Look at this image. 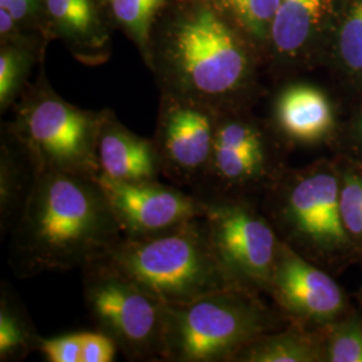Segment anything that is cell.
Segmentation results:
<instances>
[{
    "mask_svg": "<svg viewBox=\"0 0 362 362\" xmlns=\"http://www.w3.org/2000/svg\"><path fill=\"white\" fill-rule=\"evenodd\" d=\"M8 264L16 278L83 269L124 238L97 177L39 169L11 230Z\"/></svg>",
    "mask_w": 362,
    "mask_h": 362,
    "instance_id": "7a4b0ae2",
    "label": "cell"
},
{
    "mask_svg": "<svg viewBox=\"0 0 362 362\" xmlns=\"http://www.w3.org/2000/svg\"><path fill=\"white\" fill-rule=\"evenodd\" d=\"M165 0H107L106 10L113 28L122 31L145 62L151 30Z\"/></svg>",
    "mask_w": 362,
    "mask_h": 362,
    "instance_id": "7402d4cb",
    "label": "cell"
},
{
    "mask_svg": "<svg viewBox=\"0 0 362 362\" xmlns=\"http://www.w3.org/2000/svg\"><path fill=\"white\" fill-rule=\"evenodd\" d=\"M105 258L167 306L238 287L220 263L204 218L152 236H124Z\"/></svg>",
    "mask_w": 362,
    "mask_h": 362,
    "instance_id": "3957f363",
    "label": "cell"
},
{
    "mask_svg": "<svg viewBox=\"0 0 362 362\" xmlns=\"http://www.w3.org/2000/svg\"><path fill=\"white\" fill-rule=\"evenodd\" d=\"M118 350L115 339L95 329V332H82V361L112 362L116 360Z\"/></svg>",
    "mask_w": 362,
    "mask_h": 362,
    "instance_id": "83f0119b",
    "label": "cell"
},
{
    "mask_svg": "<svg viewBox=\"0 0 362 362\" xmlns=\"http://www.w3.org/2000/svg\"><path fill=\"white\" fill-rule=\"evenodd\" d=\"M97 160L100 175L115 180H158L163 176L153 140L128 129L112 109H104Z\"/></svg>",
    "mask_w": 362,
    "mask_h": 362,
    "instance_id": "5bb4252c",
    "label": "cell"
},
{
    "mask_svg": "<svg viewBox=\"0 0 362 362\" xmlns=\"http://www.w3.org/2000/svg\"><path fill=\"white\" fill-rule=\"evenodd\" d=\"M37 167L25 145L4 124L0 143V228L11 233L37 177Z\"/></svg>",
    "mask_w": 362,
    "mask_h": 362,
    "instance_id": "2e32d148",
    "label": "cell"
},
{
    "mask_svg": "<svg viewBox=\"0 0 362 362\" xmlns=\"http://www.w3.org/2000/svg\"><path fill=\"white\" fill-rule=\"evenodd\" d=\"M272 156L266 133L240 109L220 113L206 176L196 196L203 200L235 197V192L266 179Z\"/></svg>",
    "mask_w": 362,
    "mask_h": 362,
    "instance_id": "9c48e42d",
    "label": "cell"
},
{
    "mask_svg": "<svg viewBox=\"0 0 362 362\" xmlns=\"http://www.w3.org/2000/svg\"><path fill=\"white\" fill-rule=\"evenodd\" d=\"M329 0H279L269 52L279 61H294L309 46L327 13Z\"/></svg>",
    "mask_w": 362,
    "mask_h": 362,
    "instance_id": "e0dca14e",
    "label": "cell"
},
{
    "mask_svg": "<svg viewBox=\"0 0 362 362\" xmlns=\"http://www.w3.org/2000/svg\"><path fill=\"white\" fill-rule=\"evenodd\" d=\"M282 309L300 321L327 322L344 308L336 282L282 242L270 291Z\"/></svg>",
    "mask_w": 362,
    "mask_h": 362,
    "instance_id": "7c38bea8",
    "label": "cell"
},
{
    "mask_svg": "<svg viewBox=\"0 0 362 362\" xmlns=\"http://www.w3.org/2000/svg\"><path fill=\"white\" fill-rule=\"evenodd\" d=\"M49 45L38 38L0 42V113L18 103L30 85L34 66L46 58Z\"/></svg>",
    "mask_w": 362,
    "mask_h": 362,
    "instance_id": "ac0fdd59",
    "label": "cell"
},
{
    "mask_svg": "<svg viewBox=\"0 0 362 362\" xmlns=\"http://www.w3.org/2000/svg\"><path fill=\"white\" fill-rule=\"evenodd\" d=\"M358 132H360V136H361L362 139V118L361 121H360V127H358Z\"/></svg>",
    "mask_w": 362,
    "mask_h": 362,
    "instance_id": "f1b7e54d",
    "label": "cell"
},
{
    "mask_svg": "<svg viewBox=\"0 0 362 362\" xmlns=\"http://www.w3.org/2000/svg\"><path fill=\"white\" fill-rule=\"evenodd\" d=\"M258 52L207 0H165L144 64L160 93L224 113L242 107Z\"/></svg>",
    "mask_w": 362,
    "mask_h": 362,
    "instance_id": "6da1fadb",
    "label": "cell"
},
{
    "mask_svg": "<svg viewBox=\"0 0 362 362\" xmlns=\"http://www.w3.org/2000/svg\"><path fill=\"white\" fill-rule=\"evenodd\" d=\"M37 333L25 306L13 287L3 282L0 293V361H22L39 350Z\"/></svg>",
    "mask_w": 362,
    "mask_h": 362,
    "instance_id": "d6986e66",
    "label": "cell"
},
{
    "mask_svg": "<svg viewBox=\"0 0 362 362\" xmlns=\"http://www.w3.org/2000/svg\"><path fill=\"white\" fill-rule=\"evenodd\" d=\"M341 59L351 71L362 73V0H353L338 35Z\"/></svg>",
    "mask_w": 362,
    "mask_h": 362,
    "instance_id": "603a6c76",
    "label": "cell"
},
{
    "mask_svg": "<svg viewBox=\"0 0 362 362\" xmlns=\"http://www.w3.org/2000/svg\"><path fill=\"white\" fill-rule=\"evenodd\" d=\"M0 8L11 13L27 33L52 43L47 37L43 0H0Z\"/></svg>",
    "mask_w": 362,
    "mask_h": 362,
    "instance_id": "484cf974",
    "label": "cell"
},
{
    "mask_svg": "<svg viewBox=\"0 0 362 362\" xmlns=\"http://www.w3.org/2000/svg\"><path fill=\"white\" fill-rule=\"evenodd\" d=\"M219 112L206 105L160 93L152 140L163 176L196 194L206 176Z\"/></svg>",
    "mask_w": 362,
    "mask_h": 362,
    "instance_id": "ba28073f",
    "label": "cell"
},
{
    "mask_svg": "<svg viewBox=\"0 0 362 362\" xmlns=\"http://www.w3.org/2000/svg\"><path fill=\"white\" fill-rule=\"evenodd\" d=\"M39 350L49 362H81L82 332L54 338H42Z\"/></svg>",
    "mask_w": 362,
    "mask_h": 362,
    "instance_id": "4316f807",
    "label": "cell"
},
{
    "mask_svg": "<svg viewBox=\"0 0 362 362\" xmlns=\"http://www.w3.org/2000/svg\"><path fill=\"white\" fill-rule=\"evenodd\" d=\"M276 216L293 238L317 247L342 246L348 240L339 209V185L333 175L315 172L284 184Z\"/></svg>",
    "mask_w": 362,
    "mask_h": 362,
    "instance_id": "8fae6325",
    "label": "cell"
},
{
    "mask_svg": "<svg viewBox=\"0 0 362 362\" xmlns=\"http://www.w3.org/2000/svg\"><path fill=\"white\" fill-rule=\"evenodd\" d=\"M105 3H106V1H107V0H104Z\"/></svg>",
    "mask_w": 362,
    "mask_h": 362,
    "instance_id": "f546056e",
    "label": "cell"
},
{
    "mask_svg": "<svg viewBox=\"0 0 362 362\" xmlns=\"http://www.w3.org/2000/svg\"><path fill=\"white\" fill-rule=\"evenodd\" d=\"M209 6L258 50H269L279 0H207Z\"/></svg>",
    "mask_w": 362,
    "mask_h": 362,
    "instance_id": "ffe728a7",
    "label": "cell"
},
{
    "mask_svg": "<svg viewBox=\"0 0 362 362\" xmlns=\"http://www.w3.org/2000/svg\"><path fill=\"white\" fill-rule=\"evenodd\" d=\"M47 37L61 40L78 62L105 64L112 54V31L104 0H43Z\"/></svg>",
    "mask_w": 362,
    "mask_h": 362,
    "instance_id": "4fadbf2b",
    "label": "cell"
},
{
    "mask_svg": "<svg viewBox=\"0 0 362 362\" xmlns=\"http://www.w3.org/2000/svg\"><path fill=\"white\" fill-rule=\"evenodd\" d=\"M97 179L125 238L165 233L206 215V202L176 185L115 180L103 175Z\"/></svg>",
    "mask_w": 362,
    "mask_h": 362,
    "instance_id": "30bf717a",
    "label": "cell"
},
{
    "mask_svg": "<svg viewBox=\"0 0 362 362\" xmlns=\"http://www.w3.org/2000/svg\"><path fill=\"white\" fill-rule=\"evenodd\" d=\"M339 209L350 235L362 238V176L348 175L339 188Z\"/></svg>",
    "mask_w": 362,
    "mask_h": 362,
    "instance_id": "d4e9b609",
    "label": "cell"
},
{
    "mask_svg": "<svg viewBox=\"0 0 362 362\" xmlns=\"http://www.w3.org/2000/svg\"><path fill=\"white\" fill-rule=\"evenodd\" d=\"M204 202L208 233L230 279L250 291H270L282 245L272 224L239 197Z\"/></svg>",
    "mask_w": 362,
    "mask_h": 362,
    "instance_id": "52a82bcc",
    "label": "cell"
},
{
    "mask_svg": "<svg viewBox=\"0 0 362 362\" xmlns=\"http://www.w3.org/2000/svg\"><path fill=\"white\" fill-rule=\"evenodd\" d=\"M326 360L332 362H362V324L349 318L334 327L327 348Z\"/></svg>",
    "mask_w": 362,
    "mask_h": 362,
    "instance_id": "cb8c5ba5",
    "label": "cell"
},
{
    "mask_svg": "<svg viewBox=\"0 0 362 362\" xmlns=\"http://www.w3.org/2000/svg\"><path fill=\"white\" fill-rule=\"evenodd\" d=\"M81 272L95 329L112 337L130 361H163L165 305L105 257Z\"/></svg>",
    "mask_w": 362,
    "mask_h": 362,
    "instance_id": "8992f818",
    "label": "cell"
},
{
    "mask_svg": "<svg viewBox=\"0 0 362 362\" xmlns=\"http://www.w3.org/2000/svg\"><path fill=\"white\" fill-rule=\"evenodd\" d=\"M278 324L254 291L228 287L182 305H165L163 361H233Z\"/></svg>",
    "mask_w": 362,
    "mask_h": 362,
    "instance_id": "277c9868",
    "label": "cell"
},
{
    "mask_svg": "<svg viewBox=\"0 0 362 362\" xmlns=\"http://www.w3.org/2000/svg\"><path fill=\"white\" fill-rule=\"evenodd\" d=\"M103 110H86L65 101L52 89L40 64L39 76L13 105V119L4 125L25 145L39 169L100 176L97 140Z\"/></svg>",
    "mask_w": 362,
    "mask_h": 362,
    "instance_id": "5b68a950",
    "label": "cell"
},
{
    "mask_svg": "<svg viewBox=\"0 0 362 362\" xmlns=\"http://www.w3.org/2000/svg\"><path fill=\"white\" fill-rule=\"evenodd\" d=\"M274 119L281 133L294 143L322 140L333 127V109L322 91L296 83L279 93L274 104Z\"/></svg>",
    "mask_w": 362,
    "mask_h": 362,
    "instance_id": "9a60e30c",
    "label": "cell"
},
{
    "mask_svg": "<svg viewBox=\"0 0 362 362\" xmlns=\"http://www.w3.org/2000/svg\"><path fill=\"white\" fill-rule=\"evenodd\" d=\"M321 360L320 346L299 329L267 333L240 350L233 361L313 362Z\"/></svg>",
    "mask_w": 362,
    "mask_h": 362,
    "instance_id": "44dd1931",
    "label": "cell"
}]
</instances>
